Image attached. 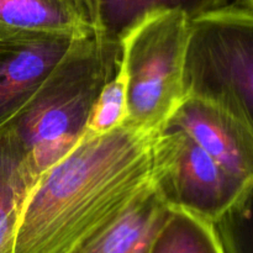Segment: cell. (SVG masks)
<instances>
[{
  "label": "cell",
  "mask_w": 253,
  "mask_h": 253,
  "mask_svg": "<svg viewBox=\"0 0 253 253\" xmlns=\"http://www.w3.org/2000/svg\"><path fill=\"white\" fill-rule=\"evenodd\" d=\"M189 20L177 10L153 12L121 39L125 125L157 133L184 100Z\"/></svg>",
  "instance_id": "3957f363"
},
{
  "label": "cell",
  "mask_w": 253,
  "mask_h": 253,
  "mask_svg": "<svg viewBox=\"0 0 253 253\" xmlns=\"http://www.w3.org/2000/svg\"><path fill=\"white\" fill-rule=\"evenodd\" d=\"M226 4L227 0H98L100 31L121 41L133 26L153 12L177 10L193 19Z\"/></svg>",
  "instance_id": "8fae6325"
},
{
  "label": "cell",
  "mask_w": 253,
  "mask_h": 253,
  "mask_svg": "<svg viewBox=\"0 0 253 253\" xmlns=\"http://www.w3.org/2000/svg\"><path fill=\"white\" fill-rule=\"evenodd\" d=\"M121 52V41L103 32L77 39L26 105L0 128L21 147L37 177L83 137L101 90L118 73Z\"/></svg>",
  "instance_id": "7a4b0ae2"
},
{
  "label": "cell",
  "mask_w": 253,
  "mask_h": 253,
  "mask_svg": "<svg viewBox=\"0 0 253 253\" xmlns=\"http://www.w3.org/2000/svg\"><path fill=\"white\" fill-rule=\"evenodd\" d=\"M37 178L16 141L0 130V253H14L20 217Z\"/></svg>",
  "instance_id": "30bf717a"
},
{
  "label": "cell",
  "mask_w": 253,
  "mask_h": 253,
  "mask_svg": "<svg viewBox=\"0 0 253 253\" xmlns=\"http://www.w3.org/2000/svg\"><path fill=\"white\" fill-rule=\"evenodd\" d=\"M127 94L126 79L121 67L104 86L91 111L84 135L100 136L125 125Z\"/></svg>",
  "instance_id": "4fadbf2b"
},
{
  "label": "cell",
  "mask_w": 253,
  "mask_h": 253,
  "mask_svg": "<svg viewBox=\"0 0 253 253\" xmlns=\"http://www.w3.org/2000/svg\"><path fill=\"white\" fill-rule=\"evenodd\" d=\"M240 2H241L240 5H242V6L247 7V9L253 11V0H240Z\"/></svg>",
  "instance_id": "9a60e30c"
},
{
  "label": "cell",
  "mask_w": 253,
  "mask_h": 253,
  "mask_svg": "<svg viewBox=\"0 0 253 253\" xmlns=\"http://www.w3.org/2000/svg\"><path fill=\"white\" fill-rule=\"evenodd\" d=\"M163 127L187 132L224 169L253 188V126L241 114L217 101L185 95Z\"/></svg>",
  "instance_id": "8992f818"
},
{
  "label": "cell",
  "mask_w": 253,
  "mask_h": 253,
  "mask_svg": "<svg viewBox=\"0 0 253 253\" xmlns=\"http://www.w3.org/2000/svg\"><path fill=\"white\" fill-rule=\"evenodd\" d=\"M100 31L98 0H0V41Z\"/></svg>",
  "instance_id": "ba28073f"
},
{
  "label": "cell",
  "mask_w": 253,
  "mask_h": 253,
  "mask_svg": "<svg viewBox=\"0 0 253 253\" xmlns=\"http://www.w3.org/2000/svg\"><path fill=\"white\" fill-rule=\"evenodd\" d=\"M151 253H225L214 224L170 209Z\"/></svg>",
  "instance_id": "7c38bea8"
},
{
  "label": "cell",
  "mask_w": 253,
  "mask_h": 253,
  "mask_svg": "<svg viewBox=\"0 0 253 253\" xmlns=\"http://www.w3.org/2000/svg\"><path fill=\"white\" fill-rule=\"evenodd\" d=\"M152 184L169 209L216 224L250 190L187 132L163 127L153 140Z\"/></svg>",
  "instance_id": "5b68a950"
},
{
  "label": "cell",
  "mask_w": 253,
  "mask_h": 253,
  "mask_svg": "<svg viewBox=\"0 0 253 253\" xmlns=\"http://www.w3.org/2000/svg\"><path fill=\"white\" fill-rule=\"evenodd\" d=\"M214 227L225 253H253V189Z\"/></svg>",
  "instance_id": "5bb4252c"
},
{
  "label": "cell",
  "mask_w": 253,
  "mask_h": 253,
  "mask_svg": "<svg viewBox=\"0 0 253 253\" xmlns=\"http://www.w3.org/2000/svg\"><path fill=\"white\" fill-rule=\"evenodd\" d=\"M77 39L35 36L0 41V128L26 105Z\"/></svg>",
  "instance_id": "52a82bcc"
},
{
  "label": "cell",
  "mask_w": 253,
  "mask_h": 253,
  "mask_svg": "<svg viewBox=\"0 0 253 253\" xmlns=\"http://www.w3.org/2000/svg\"><path fill=\"white\" fill-rule=\"evenodd\" d=\"M169 211L152 184L118 217L71 253H151Z\"/></svg>",
  "instance_id": "9c48e42d"
},
{
  "label": "cell",
  "mask_w": 253,
  "mask_h": 253,
  "mask_svg": "<svg viewBox=\"0 0 253 253\" xmlns=\"http://www.w3.org/2000/svg\"><path fill=\"white\" fill-rule=\"evenodd\" d=\"M185 95L217 101L253 126V11L224 5L189 20Z\"/></svg>",
  "instance_id": "277c9868"
},
{
  "label": "cell",
  "mask_w": 253,
  "mask_h": 253,
  "mask_svg": "<svg viewBox=\"0 0 253 253\" xmlns=\"http://www.w3.org/2000/svg\"><path fill=\"white\" fill-rule=\"evenodd\" d=\"M156 133L123 125L84 135L32 187L14 253H71L152 187Z\"/></svg>",
  "instance_id": "6da1fadb"
}]
</instances>
